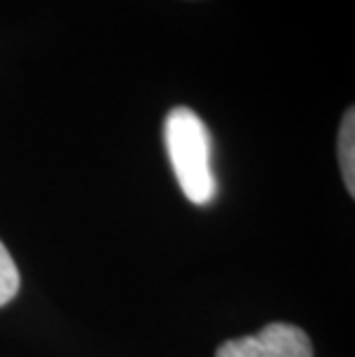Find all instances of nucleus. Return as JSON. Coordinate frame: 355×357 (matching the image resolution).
Returning a JSON list of instances; mask_svg holds the SVG:
<instances>
[{
  "mask_svg": "<svg viewBox=\"0 0 355 357\" xmlns=\"http://www.w3.org/2000/svg\"><path fill=\"white\" fill-rule=\"evenodd\" d=\"M164 143L183 194L194 205L213 203L217 180L213 171V136L206 123L192 109L178 106L164 120Z\"/></svg>",
  "mask_w": 355,
  "mask_h": 357,
  "instance_id": "1",
  "label": "nucleus"
},
{
  "mask_svg": "<svg viewBox=\"0 0 355 357\" xmlns=\"http://www.w3.org/2000/svg\"><path fill=\"white\" fill-rule=\"evenodd\" d=\"M215 357H314V348L298 325L270 323L259 334L224 341Z\"/></svg>",
  "mask_w": 355,
  "mask_h": 357,
  "instance_id": "2",
  "label": "nucleus"
},
{
  "mask_svg": "<svg viewBox=\"0 0 355 357\" xmlns=\"http://www.w3.org/2000/svg\"><path fill=\"white\" fill-rule=\"evenodd\" d=\"M339 164H342L344 185L349 194L355 196V113L349 109L344 113L339 129Z\"/></svg>",
  "mask_w": 355,
  "mask_h": 357,
  "instance_id": "3",
  "label": "nucleus"
},
{
  "mask_svg": "<svg viewBox=\"0 0 355 357\" xmlns=\"http://www.w3.org/2000/svg\"><path fill=\"white\" fill-rule=\"evenodd\" d=\"M21 286V277L17 270V263L7 252V247L0 242V307H5L7 302L17 298Z\"/></svg>",
  "mask_w": 355,
  "mask_h": 357,
  "instance_id": "4",
  "label": "nucleus"
}]
</instances>
